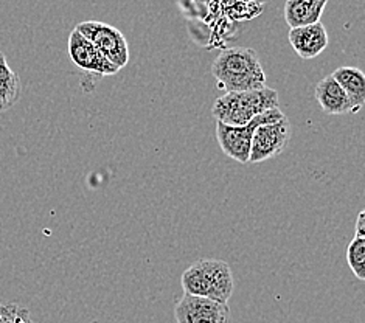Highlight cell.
Returning a JSON list of instances; mask_svg holds the SVG:
<instances>
[{"mask_svg": "<svg viewBox=\"0 0 365 323\" xmlns=\"http://www.w3.org/2000/svg\"><path fill=\"white\" fill-rule=\"evenodd\" d=\"M346 263L359 280H365V238L354 235L346 249Z\"/></svg>", "mask_w": 365, "mask_h": 323, "instance_id": "obj_14", "label": "cell"}, {"mask_svg": "<svg viewBox=\"0 0 365 323\" xmlns=\"http://www.w3.org/2000/svg\"><path fill=\"white\" fill-rule=\"evenodd\" d=\"M68 56L73 61L76 67L84 72H91L100 76H112L118 73L120 68L104 58L100 50L95 48L92 43L86 39L80 31L73 30L68 36Z\"/></svg>", "mask_w": 365, "mask_h": 323, "instance_id": "obj_8", "label": "cell"}, {"mask_svg": "<svg viewBox=\"0 0 365 323\" xmlns=\"http://www.w3.org/2000/svg\"><path fill=\"white\" fill-rule=\"evenodd\" d=\"M356 237L365 238V210L359 212L358 220H356Z\"/></svg>", "mask_w": 365, "mask_h": 323, "instance_id": "obj_15", "label": "cell"}, {"mask_svg": "<svg viewBox=\"0 0 365 323\" xmlns=\"http://www.w3.org/2000/svg\"><path fill=\"white\" fill-rule=\"evenodd\" d=\"M212 75L218 81V89L225 93L266 87V73L254 48L233 47L221 51L212 66Z\"/></svg>", "mask_w": 365, "mask_h": 323, "instance_id": "obj_1", "label": "cell"}, {"mask_svg": "<svg viewBox=\"0 0 365 323\" xmlns=\"http://www.w3.org/2000/svg\"><path fill=\"white\" fill-rule=\"evenodd\" d=\"M274 108H280L278 93L266 86L257 91L227 92L215 101L212 113L218 123L245 126L254 117Z\"/></svg>", "mask_w": 365, "mask_h": 323, "instance_id": "obj_2", "label": "cell"}, {"mask_svg": "<svg viewBox=\"0 0 365 323\" xmlns=\"http://www.w3.org/2000/svg\"><path fill=\"white\" fill-rule=\"evenodd\" d=\"M328 0H286L284 21L289 29L307 27L320 22Z\"/></svg>", "mask_w": 365, "mask_h": 323, "instance_id": "obj_11", "label": "cell"}, {"mask_svg": "<svg viewBox=\"0 0 365 323\" xmlns=\"http://www.w3.org/2000/svg\"><path fill=\"white\" fill-rule=\"evenodd\" d=\"M178 323H229V303H220L205 297L184 294L176 303Z\"/></svg>", "mask_w": 365, "mask_h": 323, "instance_id": "obj_7", "label": "cell"}, {"mask_svg": "<svg viewBox=\"0 0 365 323\" xmlns=\"http://www.w3.org/2000/svg\"><path fill=\"white\" fill-rule=\"evenodd\" d=\"M342 87L351 104V113H358L365 104V75L356 67H339L331 75Z\"/></svg>", "mask_w": 365, "mask_h": 323, "instance_id": "obj_12", "label": "cell"}, {"mask_svg": "<svg viewBox=\"0 0 365 323\" xmlns=\"http://www.w3.org/2000/svg\"><path fill=\"white\" fill-rule=\"evenodd\" d=\"M22 95L21 78L8 66L5 55L0 51V112L11 109Z\"/></svg>", "mask_w": 365, "mask_h": 323, "instance_id": "obj_13", "label": "cell"}, {"mask_svg": "<svg viewBox=\"0 0 365 323\" xmlns=\"http://www.w3.org/2000/svg\"><path fill=\"white\" fill-rule=\"evenodd\" d=\"M286 117L280 108L269 109L259 116L252 118L245 126H229L224 123L216 125V138L222 153L240 163H247L250 155L252 135L255 129L262 125L275 123V121Z\"/></svg>", "mask_w": 365, "mask_h": 323, "instance_id": "obj_4", "label": "cell"}, {"mask_svg": "<svg viewBox=\"0 0 365 323\" xmlns=\"http://www.w3.org/2000/svg\"><path fill=\"white\" fill-rule=\"evenodd\" d=\"M316 100L322 111L328 116H345L351 113V104L349 97L331 75H328L316 86Z\"/></svg>", "mask_w": 365, "mask_h": 323, "instance_id": "obj_10", "label": "cell"}, {"mask_svg": "<svg viewBox=\"0 0 365 323\" xmlns=\"http://www.w3.org/2000/svg\"><path fill=\"white\" fill-rule=\"evenodd\" d=\"M291 138V123L283 117L275 123L262 125L252 135L249 162L262 163L282 154Z\"/></svg>", "mask_w": 365, "mask_h": 323, "instance_id": "obj_6", "label": "cell"}, {"mask_svg": "<svg viewBox=\"0 0 365 323\" xmlns=\"http://www.w3.org/2000/svg\"><path fill=\"white\" fill-rule=\"evenodd\" d=\"M75 30L80 31L95 48L100 50V53L110 64L118 68H123L128 64L129 47L126 38L114 25L98 21H86L78 24Z\"/></svg>", "mask_w": 365, "mask_h": 323, "instance_id": "obj_5", "label": "cell"}, {"mask_svg": "<svg viewBox=\"0 0 365 323\" xmlns=\"http://www.w3.org/2000/svg\"><path fill=\"white\" fill-rule=\"evenodd\" d=\"M289 42L302 59H312L319 56L328 47V33L322 22L307 25V27L291 29Z\"/></svg>", "mask_w": 365, "mask_h": 323, "instance_id": "obj_9", "label": "cell"}, {"mask_svg": "<svg viewBox=\"0 0 365 323\" xmlns=\"http://www.w3.org/2000/svg\"><path fill=\"white\" fill-rule=\"evenodd\" d=\"M180 283L185 294L220 303H229L233 294L232 269L222 260H199L182 274Z\"/></svg>", "mask_w": 365, "mask_h": 323, "instance_id": "obj_3", "label": "cell"}]
</instances>
